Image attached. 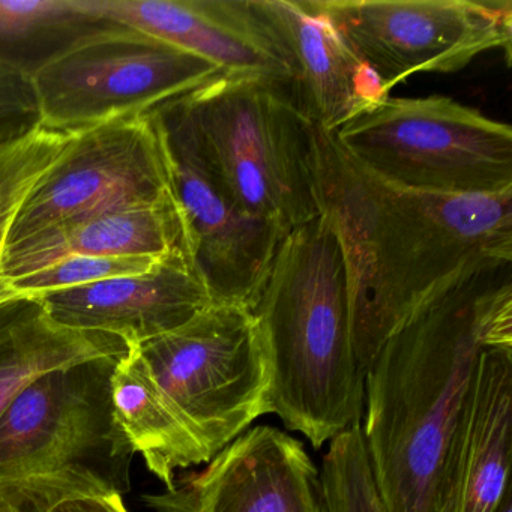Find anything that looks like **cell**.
I'll use <instances>...</instances> for the list:
<instances>
[{
  "label": "cell",
  "instance_id": "2e32d148",
  "mask_svg": "<svg viewBox=\"0 0 512 512\" xmlns=\"http://www.w3.org/2000/svg\"><path fill=\"white\" fill-rule=\"evenodd\" d=\"M253 5L289 58L296 104L317 128L334 133L389 97L319 0H253Z\"/></svg>",
  "mask_w": 512,
  "mask_h": 512
},
{
  "label": "cell",
  "instance_id": "5b68a950",
  "mask_svg": "<svg viewBox=\"0 0 512 512\" xmlns=\"http://www.w3.org/2000/svg\"><path fill=\"white\" fill-rule=\"evenodd\" d=\"M185 103L206 154L248 214L284 235L322 214L316 125L289 89L220 76Z\"/></svg>",
  "mask_w": 512,
  "mask_h": 512
},
{
  "label": "cell",
  "instance_id": "3957f363",
  "mask_svg": "<svg viewBox=\"0 0 512 512\" xmlns=\"http://www.w3.org/2000/svg\"><path fill=\"white\" fill-rule=\"evenodd\" d=\"M271 376L272 413L320 451L361 422L343 244L322 212L290 230L251 307Z\"/></svg>",
  "mask_w": 512,
  "mask_h": 512
},
{
  "label": "cell",
  "instance_id": "ac0fdd59",
  "mask_svg": "<svg viewBox=\"0 0 512 512\" xmlns=\"http://www.w3.org/2000/svg\"><path fill=\"white\" fill-rule=\"evenodd\" d=\"M110 386L119 428L166 490L175 485L179 470L211 460L196 428L161 388L139 347H128L118 359Z\"/></svg>",
  "mask_w": 512,
  "mask_h": 512
},
{
  "label": "cell",
  "instance_id": "7402d4cb",
  "mask_svg": "<svg viewBox=\"0 0 512 512\" xmlns=\"http://www.w3.org/2000/svg\"><path fill=\"white\" fill-rule=\"evenodd\" d=\"M320 476L328 512H385L365 454L361 422L329 443Z\"/></svg>",
  "mask_w": 512,
  "mask_h": 512
},
{
  "label": "cell",
  "instance_id": "52a82bcc",
  "mask_svg": "<svg viewBox=\"0 0 512 512\" xmlns=\"http://www.w3.org/2000/svg\"><path fill=\"white\" fill-rule=\"evenodd\" d=\"M220 76L206 59L110 22L38 68L32 85L40 127L74 134L148 116Z\"/></svg>",
  "mask_w": 512,
  "mask_h": 512
},
{
  "label": "cell",
  "instance_id": "6da1fadb",
  "mask_svg": "<svg viewBox=\"0 0 512 512\" xmlns=\"http://www.w3.org/2000/svg\"><path fill=\"white\" fill-rule=\"evenodd\" d=\"M316 175L322 212L346 256L364 377L385 341L425 305L487 266L512 263V190L454 196L400 187L317 127Z\"/></svg>",
  "mask_w": 512,
  "mask_h": 512
},
{
  "label": "cell",
  "instance_id": "484cf974",
  "mask_svg": "<svg viewBox=\"0 0 512 512\" xmlns=\"http://www.w3.org/2000/svg\"><path fill=\"white\" fill-rule=\"evenodd\" d=\"M496 512H512V494H506L503 502L500 503L499 508H497Z\"/></svg>",
  "mask_w": 512,
  "mask_h": 512
},
{
  "label": "cell",
  "instance_id": "7c38bea8",
  "mask_svg": "<svg viewBox=\"0 0 512 512\" xmlns=\"http://www.w3.org/2000/svg\"><path fill=\"white\" fill-rule=\"evenodd\" d=\"M142 499L155 512H328L304 443L272 425L248 428L205 467Z\"/></svg>",
  "mask_w": 512,
  "mask_h": 512
},
{
  "label": "cell",
  "instance_id": "5bb4252c",
  "mask_svg": "<svg viewBox=\"0 0 512 512\" xmlns=\"http://www.w3.org/2000/svg\"><path fill=\"white\" fill-rule=\"evenodd\" d=\"M512 347L479 356L443 454L430 512H496L511 493Z\"/></svg>",
  "mask_w": 512,
  "mask_h": 512
},
{
  "label": "cell",
  "instance_id": "9c48e42d",
  "mask_svg": "<svg viewBox=\"0 0 512 512\" xmlns=\"http://www.w3.org/2000/svg\"><path fill=\"white\" fill-rule=\"evenodd\" d=\"M188 253L212 301L251 310L284 233L248 214L203 148L185 97L149 113Z\"/></svg>",
  "mask_w": 512,
  "mask_h": 512
},
{
  "label": "cell",
  "instance_id": "ba28073f",
  "mask_svg": "<svg viewBox=\"0 0 512 512\" xmlns=\"http://www.w3.org/2000/svg\"><path fill=\"white\" fill-rule=\"evenodd\" d=\"M137 347L211 457L272 413L268 361L248 308L212 302L181 328Z\"/></svg>",
  "mask_w": 512,
  "mask_h": 512
},
{
  "label": "cell",
  "instance_id": "4fadbf2b",
  "mask_svg": "<svg viewBox=\"0 0 512 512\" xmlns=\"http://www.w3.org/2000/svg\"><path fill=\"white\" fill-rule=\"evenodd\" d=\"M77 10L167 41L212 62L224 76L254 77L289 89V58L253 0H74Z\"/></svg>",
  "mask_w": 512,
  "mask_h": 512
},
{
  "label": "cell",
  "instance_id": "9a60e30c",
  "mask_svg": "<svg viewBox=\"0 0 512 512\" xmlns=\"http://www.w3.org/2000/svg\"><path fill=\"white\" fill-rule=\"evenodd\" d=\"M38 298L61 325L115 335L128 347L181 328L214 302L185 253L169 254L142 274L56 290Z\"/></svg>",
  "mask_w": 512,
  "mask_h": 512
},
{
  "label": "cell",
  "instance_id": "603a6c76",
  "mask_svg": "<svg viewBox=\"0 0 512 512\" xmlns=\"http://www.w3.org/2000/svg\"><path fill=\"white\" fill-rule=\"evenodd\" d=\"M163 257L71 256L0 286V302L151 271Z\"/></svg>",
  "mask_w": 512,
  "mask_h": 512
},
{
  "label": "cell",
  "instance_id": "44dd1931",
  "mask_svg": "<svg viewBox=\"0 0 512 512\" xmlns=\"http://www.w3.org/2000/svg\"><path fill=\"white\" fill-rule=\"evenodd\" d=\"M76 134V133H74ZM73 134L37 130L0 148V259L14 217Z\"/></svg>",
  "mask_w": 512,
  "mask_h": 512
},
{
  "label": "cell",
  "instance_id": "e0dca14e",
  "mask_svg": "<svg viewBox=\"0 0 512 512\" xmlns=\"http://www.w3.org/2000/svg\"><path fill=\"white\" fill-rule=\"evenodd\" d=\"M172 253L190 256L173 196L155 205L67 221L7 245L0 259V286L71 256L166 257Z\"/></svg>",
  "mask_w": 512,
  "mask_h": 512
},
{
  "label": "cell",
  "instance_id": "d6986e66",
  "mask_svg": "<svg viewBox=\"0 0 512 512\" xmlns=\"http://www.w3.org/2000/svg\"><path fill=\"white\" fill-rule=\"evenodd\" d=\"M127 350L115 335L56 322L38 296L0 302V416L43 374Z\"/></svg>",
  "mask_w": 512,
  "mask_h": 512
},
{
  "label": "cell",
  "instance_id": "30bf717a",
  "mask_svg": "<svg viewBox=\"0 0 512 512\" xmlns=\"http://www.w3.org/2000/svg\"><path fill=\"white\" fill-rule=\"evenodd\" d=\"M362 64L391 91L413 74L455 73L491 50L509 59V0H319Z\"/></svg>",
  "mask_w": 512,
  "mask_h": 512
},
{
  "label": "cell",
  "instance_id": "4316f807",
  "mask_svg": "<svg viewBox=\"0 0 512 512\" xmlns=\"http://www.w3.org/2000/svg\"><path fill=\"white\" fill-rule=\"evenodd\" d=\"M0 512H20L19 509L14 508L11 503H8L7 500L0 499Z\"/></svg>",
  "mask_w": 512,
  "mask_h": 512
},
{
  "label": "cell",
  "instance_id": "8992f818",
  "mask_svg": "<svg viewBox=\"0 0 512 512\" xmlns=\"http://www.w3.org/2000/svg\"><path fill=\"white\" fill-rule=\"evenodd\" d=\"M362 167L400 187L454 196L512 190V130L446 97L392 98L331 133Z\"/></svg>",
  "mask_w": 512,
  "mask_h": 512
},
{
  "label": "cell",
  "instance_id": "d4e9b609",
  "mask_svg": "<svg viewBox=\"0 0 512 512\" xmlns=\"http://www.w3.org/2000/svg\"><path fill=\"white\" fill-rule=\"evenodd\" d=\"M121 494L107 497H89V499L70 500L56 506L50 512H128Z\"/></svg>",
  "mask_w": 512,
  "mask_h": 512
},
{
  "label": "cell",
  "instance_id": "8fae6325",
  "mask_svg": "<svg viewBox=\"0 0 512 512\" xmlns=\"http://www.w3.org/2000/svg\"><path fill=\"white\" fill-rule=\"evenodd\" d=\"M172 196L149 115L110 122L73 134L20 206L7 245L67 221Z\"/></svg>",
  "mask_w": 512,
  "mask_h": 512
},
{
  "label": "cell",
  "instance_id": "7a4b0ae2",
  "mask_svg": "<svg viewBox=\"0 0 512 512\" xmlns=\"http://www.w3.org/2000/svg\"><path fill=\"white\" fill-rule=\"evenodd\" d=\"M511 266H487L437 296L368 368L361 433L385 512H430L479 356L512 347Z\"/></svg>",
  "mask_w": 512,
  "mask_h": 512
},
{
  "label": "cell",
  "instance_id": "277c9868",
  "mask_svg": "<svg viewBox=\"0 0 512 512\" xmlns=\"http://www.w3.org/2000/svg\"><path fill=\"white\" fill-rule=\"evenodd\" d=\"M119 358L43 374L5 410L0 499L20 512H50L130 490L134 451L116 422L110 386Z\"/></svg>",
  "mask_w": 512,
  "mask_h": 512
},
{
  "label": "cell",
  "instance_id": "ffe728a7",
  "mask_svg": "<svg viewBox=\"0 0 512 512\" xmlns=\"http://www.w3.org/2000/svg\"><path fill=\"white\" fill-rule=\"evenodd\" d=\"M74 0H0V58L32 74L80 38L109 25Z\"/></svg>",
  "mask_w": 512,
  "mask_h": 512
},
{
  "label": "cell",
  "instance_id": "cb8c5ba5",
  "mask_svg": "<svg viewBox=\"0 0 512 512\" xmlns=\"http://www.w3.org/2000/svg\"><path fill=\"white\" fill-rule=\"evenodd\" d=\"M40 122L32 77L0 58V148L28 136Z\"/></svg>",
  "mask_w": 512,
  "mask_h": 512
}]
</instances>
